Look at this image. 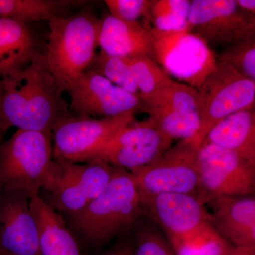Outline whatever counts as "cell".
Masks as SVG:
<instances>
[{
  "mask_svg": "<svg viewBox=\"0 0 255 255\" xmlns=\"http://www.w3.org/2000/svg\"><path fill=\"white\" fill-rule=\"evenodd\" d=\"M2 82L0 121L8 129L52 134L55 122L70 112L43 52L22 71Z\"/></svg>",
  "mask_w": 255,
  "mask_h": 255,
  "instance_id": "6da1fadb",
  "label": "cell"
},
{
  "mask_svg": "<svg viewBox=\"0 0 255 255\" xmlns=\"http://www.w3.org/2000/svg\"><path fill=\"white\" fill-rule=\"evenodd\" d=\"M144 211L147 212L131 173L113 167L100 195L80 212L65 217V222L77 240L89 248H99L135 228Z\"/></svg>",
  "mask_w": 255,
  "mask_h": 255,
  "instance_id": "7a4b0ae2",
  "label": "cell"
},
{
  "mask_svg": "<svg viewBox=\"0 0 255 255\" xmlns=\"http://www.w3.org/2000/svg\"><path fill=\"white\" fill-rule=\"evenodd\" d=\"M150 219L168 240L177 255H190L223 241L211 214L198 196L187 194L141 196Z\"/></svg>",
  "mask_w": 255,
  "mask_h": 255,
  "instance_id": "3957f363",
  "label": "cell"
},
{
  "mask_svg": "<svg viewBox=\"0 0 255 255\" xmlns=\"http://www.w3.org/2000/svg\"><path fill=\"white\" fill-rule=\"evenodd\" d=\"M82 9L48 21L49 33L43 53L63 92L88 70L97 54L100 19Z\"/></svg>",
  "mask_w": 255,
  "mask_h": 255,
  "instance_id": "277c9868",
  "label": "cell"
},
{
  "mask_svg": "<svg viewBox=\"0 0 255 255\" xmlns=\"http://www.w3.org/2000/svg\"><path fill=\"white\" fill-rule=\"evenodd\" d=\"M113 167L100 159L75 162L53 157L39 195L65 217L80 212L105 189Z\"/></svg>",
  "mask_w": 255,
  "mask_h": 255,
  "instance_id": "5b68a950",
  "label": "cell"
},
{
  "mask_svg": "<svg viewBox=\"0 0 255 255\" xmlns=\"http://www.w3.org/2000/svg\"><path fill=\"white\" fill-rule=\"evenodd\" d=\"M53 160L51 133L17 129L0 145V189L39 194Z\"/></svg>",
  "mask_w": 255,
  "mask_h": 255,
  "instance_id": "8992f818",
  "label": "cell"
},
{
  "mask_svg": "<svg viewBox=\"0 0 255 255\" xmlns=\"http://www.w3.org/2000/svg\"><path fill=\"white\" fill-rule=\"evenodd\" d=\"M196 90L200 126L191 140L199 147L221 119L238 111L255 108V81L223 62L217 60L214 71Z\"/></svg>",
  "mask_w": 255,
  "mask_h": 255,
  "instance_id": "52a82bcc",
  "label": "cell"
},
{
  "mask_svg": "<svg viewBox=\"0 0 255 255\" xmlns=\"http://www.w3.org/2000/svg\"><path fill=\"white\" fill-rule=\"evenodd\" d=\"M200 147L191 139L179 140L147 165L129 171L140 195L187 194L197 196Z\"/></svg>",
  "mask_w": 255,
  "mask_h": 255,
  "instance_id": "ba28073f",
  "label": "cell"
},
{
  "mask_svg": "<svg viewBox=\"0 0 255 255\" xmlns=\"http://www.w3.org/2000/svg\"><path fill=\"white\" fill-rule=\"evenodd\" d=\"M135 113L95 118L70 112L58 119L52 130L53 157L75 162L92 160L101 147L132 124Z\"/></svg>",
  "mask_w": 255,
  "mask_h": 255,
  "instance_id": "9c48e42d",
  "label": "cell"
},
{
  "mask_svg": "<svg viewBox=\"0 0 255 255\" xmlns=\"http://www.w3.org/2000/svg\"><path fill=\"white\" fill-rule=\"evenodd\" d=\"M152 42V59L170 77L197 89L217 60L199 36L189 31H157L145 25Z\"/></svg>",
  "mask_w": 255,
  "mask_h": 255,
  "instance_id": "30bf717a",
  "label": "cell"
},
{
  "mask_svg": "<svg viewBox=\"0 0 255 255\" xmlns=\"http://www.w3.org/2000/svg\"><path fill=\"white\" fill-rule=\"evenodd\" d=\"M199 160L197 196L204 204L215 198L251 196L255 192V165L232 151L202 144Z\"/></svg>",
  "mask_w": 255,
  "mask_h": 255,
  "instance_id": "8fae6325",
  "label": "cell"
},
{
  "mask_svg": "<svg viewBox=\"0 0 255 255\" xmlns=\"http://www.w3.org/2000/svg\"><path fill=\"white\" fill-rule=\"evenodd\" d=\"M187 31L212 46H228L255 38V15L240 9L235 0L191 1Z\"/></svg>",
  "mask_w": 255,
  "mask_h": 255,
  "instance_id": "7c38bea8",
  "label": "cell"
},
{
  "mask_svg": "<svg viewBox=\"0 0 255 255\" xmlns=\"http://www.w3.org/2000/svg\"><path fill=\"white\" fill-rule=\"evenodd\" d=\"M142 110L172 140H190L200 126L196 88L174 80L157 93L141 99Z\"/></svg>",
  "mask_w": 255,
  "mask_h": 255,
  "instance_id": "4fadbf2b",
  "label": "cell"
},
{
  "mask_svg": "<svg viewBox=\"0 0 255 255\" xmlns=\"http://www.w3.org/2000/svg\"><path fill=\"white\" fill-rule=\"evenodd\" d=\"M173 140L156 127L150 119L130 124L117 132L96 152L112 167L131 171L147 165L168 150Z\"/></svg>",
  "mask_w": 255,
  "mask_h": 255,
  "instance_id": "5bb4252c",
  "label": "cell"
},
{
  "mask_svg": "<svg viewBox=\"0 0 255 255\" xmlns=\"http://www.w3.org/2000/svg\"><path fill=\"white\" fill-rule=\"evenodd\" d=\"M69 110L95 118L113 117L142 110L140 96L114 85L100 74L86 70L66 92Z\"/></svg>",
  "mask_w": 255,
  "mask_h": 255,
  "instance_id": "9a60e30c",
  "label": "cell"
},
{
  "mask_svg": "<svg viewBox=\"0 0 255 255\" xmlns=\"http://www.w3.org/2000/svg\"><path fill=\"white\" fill-rule=\"evenodd\" d=\"M30 196L0 189V253L2 255H41L38 224Z\"/></svg>",
  "mask_w": 255,
  "mask_h": 255,
  "instance_id": "2e32d148",
  "label": "cell"
},
{
  "mask_svg": "<svg viewBox=\"0 0 255 255\" xmlns=\"http://www.w3.org/2000/svg\"><path fill=\"white\" fill-rule=\"evenodd\" d=\"M215 231L232 247L255 248L254 196L218 197L208 201Z\"/></svg>",
  "mask_w": 255,
  "mask_h": 255,
  "instance_id": "e0dca14e",
  "label": "cell"
},
{
  "mask_svg": "<svg viewBox=\"0 0 255 255\" xmlns=\"http://www.w3.org/2000/svg\"><path fill=\"white\" fill-rule=\"evenodd\" d=\"M42 53L38 38L29 23L0 18V79L5 80L22 71Z\"/></svg>",
  "mask_w": 255,
  "mask_h": 255,
  "instance_id": "ac0fdd59",
  "label": "cell"
},
{
  "mask_svg": "<svg viewBox=\"0 0 255 255\" xmlns=\"http://www.w3.org/2000/svg\"><path fill=\"white\" fill-rule=\"evenodd\" d=\"M98 46L112 56L130 58L147 55L152 58V42L145 25L127 22L111 16L100 19Z\"/></svg>",
  "mask_w": 255,
  "mask_h": 255,
  "instance_id": "d6986e66",
  "label": "cell"
},
{
  "mask_svg": "<svg viewBox=\"0 0 255 255\" xmlns=\"http://www.w3.org/2000/svg\"><path fill=\"white\" fill-rule=\"evenodd\" d=\"M207 143L232 151L255 165V109L238 111L221 119L202 144Z\"/></svg>",
  "mask_w": 255,
  "mask_h": 255,
  "instance_id": "ffe728a7",
  "label": "cell"
},
{
  "mask_svg": "<svg viewBox=\"0 0 255 255\" xmlns=\"http://www.w3.org/2000/svg\"><path fill=\"white\" fill-rule=\"evenodd\" d=\"M30 205L38 224L41 255H82L78 240L61 215L39 194L30 198Z\"/></svg>",
  "mask_w": 255,
  "mask_h": 255,
  "instance_id": "44dd1931",
  "label": "cell"
},
{
  "mask_svg": "<svg viewBox=\"0 0 255 255\" xmlns=\"http://www.w3.org/2000/svg\"><path fill=\"white\" fill-rule=\"evenodd\" d=\"M82 0H0V18L26 23L68 16L87 5Z\"/></svg>",
  "mask_w": 255,
  "mask_h": 255,
  "instance_id": "7402d4cb",
  "label": "cell"
},
{
  "mask_svg": "<svg viewBox=\"0 0 255 255\" xmlns=\"http://www.w3.org/2000/svg\"><path fill=\"white\" fill-rule=\"evenodd\" d=\"M190 6L189 0H151L145 19L157 31H187Z\"/></svg>",
  "mask_w": 255,
  "mask_h": 255,
  "instance_id": "603a6c76",
  "label": "cell"
},
{
  "mask_svg": "<svg viewBox=\"0 0 255 255\" xmlns=\"http://www.w3.org/2000/svg\"><path fill=\"white\" fill-rule=\"evenodd\" d=\"M131 68L140 99L157 93L174 80L147 55L126 58Z\"/></svg>",
  "mask_w": 255,
  "mask_h": 255,
  "instance_id": "cb8c5ba5",
  "label": "cell"
},
{
  "mask_svg": "<svg viewBox=\"0 0 255 255\" xmlns=\"http://www.w3.org/2000/svg\"><path fill=\"white\" fill-rule=\"evenodd\" d=\"M87 70H92L105 77L117 86L139 95L131 68L126 58L112 56L100 51L96 54Z\"/></svg>",
  "mask_w": 255,
  "mask_h": 255,
  "instance_id": "d4e9b609",
  "label": "cell"
},
{
  "mask_svg": "<svg viewBox=\"0 0 255 255\" xmlns=\"http://www.w3.org/2000/svg\"><path fill=\"white\" fill-rule=\"evenodd\" d=\"M151 221H140L135 226L136 243L132 255H177L164 233Z\"/></svg>",
  "mask_w": 255,
  "mask_h": 255,
  "instance_id": "484cf974",
  "label": "cell"
},
{
  "mask_svg": "<svg viewBox=\"0 0 255 255\" xmlns=\"http://www.w3.org/2000/svg\"><path fill=\"white\" fill-rule=\"evenodd\" d=\"M217 60L228 64L245 78L255 81V38L230 45Z\"/></svg>",
  "mask_w": 255,
  "mask_h": 255,
  "instance_id": "4316f807",
  "label": "cell"
},
{
  "mask_svg": "<svg viewBox=\"0 0 255 255\" xmlns=\"http://www.w3.org/2000/svg\"><path fill=\"white\" fill-rule=\"evenodd\" d=\"M111 16L127 22L147 17L151 0H105Z\"/></svg>",
  "mask_w": 255,
  "mask_h": 255,
  "instance_id": "83f0119b",
  "label": "cell"
},
{
  "mask_svg": "<svg viewBox=\"0 0 255 255\" xmlns=\"http://www.w3.org/2000/svg\"><path fill=\"white\" fill-rule=\"evenodd\" d=\"M133 247L128 243H119L104 255H132Z\"/></svg>",
  "mask_w": 255,
  "mask_h": 255,
  "instance_id": "f1b7e54d",
  "label": "cell"
},
{
  "mask_svg": "<svg viewBox=\"0 0 255 255\" xmlns=\"http://www.w3.org/2000/svg\"><path fill=\"white\" fill-rule=\"evenodd\" d=\"M238 7L245 12L255 15V0H235Z\"/></svg>",
  "mask_w": 255,
  "mask_h": 255,
  "instance_id": "f546056e",
  "label": "cell"
},
{
  "mask_svg": "<svg viewBox=\"0 0 255 255\" xmlns=\"http://www.w3.org/2000/svg\"><path fill=\"white\" fill-rule=\"evenodd\" d=\"M227 255H255V248H236L231 247Z\"/></svg>",
  "mask_w": 255,
  "mask_h": 255,
  "instance_id": "4dcf8cb0",
  "label": "cell"
},
{
  "mask_svg": "<svg viewBox=\"0 0 255 255\" xmlns=\"http://www.w3.org/2000/svg\"><path fill=\"white\" fill-rule=\"evenodd\" d=\"M7 128L5 127L4 124L0 122V145L4 141L5 134L7 132Z\"/></svg>",
  "mask_w": 255,
  "mask_h": 255,
  "instance_id": "1f68e13d",
  "label": "cell"
},
{
  "mask_svg": "<svg viewBox=\"0 0 255 255\" xmlns=\"http://www.w3.org/2000/svg\"><path fill=\"white\" fill-rule=\"evenodd\" d=\"M3 90H4V88H3L2 80L0 79V105H1V98H2Z\"/></svg>",
  "mask_w": 255,
  "mask_h": 255,
  "instance_id": "d6a6232c",
  "label": "cell"
},
{
  "mask_svg": "<svg viewBox=\"0 0 255 255\" xmlns=\"http://www.w3.org/2000/svg\"><path fill=\"white\" fill-rule=\"evenodd\" d=\"M0 255H1V253H0Z\"/></svg>",
  "mask_w": 255,
  "mask_h": 255,
  "instance_id": "836d02e7",
  "label": "cell"
}]
</instances>
